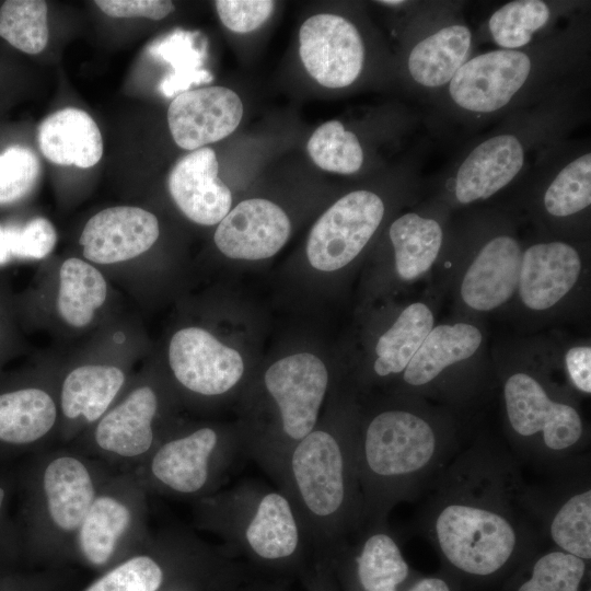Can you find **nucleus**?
Here are the masks:
<instances>
[{
  "label": "nucleus",
  "mask_w": 591,
  "mask_h": 591,
  "mask_svg": "<svg viewBox=\"0 0 591 591\" xmlns=\"http://www.w3.org/2000/svg\"><path fill=\"white\" fill-rule=\"evenodd\" d=\"M415 529L464 591H491L545 544L530 483L505 441L473 433L421 497Z\"/></svg>",
  "instance_id": "1"
},
{
  "label": "nucleus",
  "mask_w": 591,
  "mask_h": 591,
  "mask_svg": "<svg viewBox=\"0 0 591 591\" xmlns=\"http://www.w3.org/2000/svg\"><path fill=\"white\" fill-rule=\"evenodd\" d=\"M396 402L355 424L367 522L387 521L398 503L420 499L474 433L448 407L403 393Z\"/></svg>",
  "instance_id": "2"
},
{
  "label": "nucleus",
  "mask_w": 591,
  "mask_h": 591,
  "mask_svg": "<svg viewBox=\"0 0 591 591\" xmlns=\"http://www.w3.org/2000/svg\"><path fill=\"white\" fill-rule=\"evenodd\" d=\"M587 30L572 25L521 49L471 56L429 102L442 123L473 129L577 91Z\"/></svg>",
  "instance_id": "3"
},
{
  "label": "nucleus",
  "mask_w": 591,
  "mask_h": 591,
  "mask_svg": "<svg viewBox=\"0 0 591 591\" xmlns=\"http://www.w3.org/2000/svg\"><path fill=\"white\" fill-rule=\"evenodd\" d=\"M354 431L355 424L316 425L274 480L291 501L306 544L331 560L367 522Z\"/></svg>",
  "instance_id": "4"
},
{
  "label": "nucleus",
  "mask_w": 591,
  "mask_h": 591,
  "mask_svg": "<svg viewBox=\"0 0 591 591\" xmlns=\"http://www.w3.org/2000/svg\"><path fill=\"white\" fill-rule=\"evenodd\" d=\"M505 443L520 463L545 474L589 453L578 396L543 368L514 363L497 373Z\"/></svg>",
  "instance_id": "5"
},
{
  "label": "nucleus",
  "mask_w": 591,
  "mask_h": 591,
  "mask_svg": "<svg viewBox=\"0 0 591 591\" xmlns=\"http://www.w3.org/2000/svg\"><path fill=\"white\" fill-rule=\"evenodd\" d=\"M572 93L520 111L477 139L453 163L445 182L449 199L470 206L490 199L563 141L572 120Z\"/></svg>",
  "instance_id": "6"
},
{
  "label": "nucleus",
  "mask_w": 591,
  "mask_h": 591,
  "mask_svg": "<svg viewBox=\"0 0 591 591\" xmlns=\"http://www.w3.org/2000/svg\"><path fill=\"white\" fill-rule=\"evenodd\" d=\"M210 522L232 548L264 563L296 559L305 536L287 495L246 480L215 498Z\"/></svg>",
  "instance_id": "7"
},
{
  "label": "nucleus",
  "mask_w": 591,
  "mask_h": 591,
  "mask_svg": "<svg viewBox=\"0 0 591 591\" xmlns=\"http://www.w3.org/2000/svg\"><path fill=\"white\" fill-rule=\"evenodd\" d=\"M263 384L276 422L255 462L275 480L291 449L317 425L329 374L321 359L303 352L273 363Z\"/></svg>",
  "instance_id": "8"
},
{
  "label": "nucleus",
  "mask_w": 591,
  "mask_h": 591,
  "mask_svg": "<svg viewBox=\"0 0 591 591\" xmlns=\"http://www.w3.org/2000/svg\"><path fill=\"white\" fill-rule=\"evenodd\" d=\"M483 344L482 329L471 322L434 324L401 375V393L436 402L465 419L488 397L461 373Z\"/></svg>",
  "instance_id": "9"
},
{
  "label": "nucleus",
  "mask_w": 591,
  "mask_h": 591,
  "mask_svg": "<svg viewBox=\"0 0 591 591\" xmlns=\"http://www.w3.org/2000/svg\"><path fill=\"white\" fill-rule=\"evenodd\" d=\"M405 72L418 97L430 101L471 57L473 32L450 3H418Z\"/></svg>",
  "instance_id": "10"
},
{
  "label": "nucleus",
  "mask_w": 591,
  "mask_h": 591,
  "mask_svg": "<svg viewBox=\"0 0 591 591\" xmlns=\"http://www.w3.org/2000/svg\"><path fill=\"white\" fill-rule=\"evenodd\" d=\"M590 453L545 473L544 483L530 484L545 542L591 561Z\"/></svg>",
  "instance_id": "11"
},
{
  "label": "nucleus",
  "mask_w": 591,
  "mask_h": 591,
  "mask_svg": "<svg viewBox=\"0 0 591 591\" xmlns=\"http://www.w3.org/2000/svg\"><path fill=\"white\" fill-rule=\"evenodd\" d=\"M376 193L356 189L339 198L314 223L306 244L310 264L334 271L351 263L368 245L385 217Z\"/></svg>",
  "instance_id": "12"
},
{
  "label": "nucleus",
  "mask_w": 591,
  "mask_h": 591,
  "mask_svg": "<svg viewBox=\"0 0 591 591\" xmlns=\"http://www.w3.org/2000/svg\"><path fill=\"white\" fill-rule=\"evenodd\" d=\"M524 244L508 224H496L476 243L457 285L460 303L490 313L515 297Z\"/></svg>",
  "instance_id": "13"
},
{
  "label": "nucleus",
  "mask_w": 591,
  "mask_h": 591,
  "mask_svg": "<svg viewBox=\"0 0 591 591\" xmlns=\"http://www.w3.org/2000/svg\"><path fill=\"white\" fill-rule=\"evenodd\" d=\"M299 54L308 73L328 89L355 83L366 65V44L348 19L320 13L305 20L299 31Z\"/></svg>",
  "instance_id": "14"
},
{
  "label": "nucleus",
  "mask_w": 591,
  "mask_h": 591,
  "mask_svg": "<svg viewBox=\"0 0 591 591\" xmlns=\"http://www.w3.org/2000/svg\"><path fill=\"white\" fill-rule=\"evenodd\" d=\"M240 449L239 439L227 441L216 429L202 427L162 444L152 459L151 472L175 493L197 494L233 464Z\"/></svg>",
  "instance_id": "15"
},
{
  "label": "nucleus",
  "mask_w": 591,
  "mask_h": 591,
  "mask_svg": "<svg viewBox=\"0 0 591 591\" xmlns=\"http://www.w3.org/2000/svg\"><path fill=\"white\" fill-rule=\"evenodd\" d=\"M334 560L345 571L349 591H403L417 576L389 521L367 522Z\"/></svg>",
  "instance_id": "16"
},
{
  "label": "nucleus",
  "mask_w": 591,
  "mask_h": 591,
  "mask_svg": "<svg viewBox=\"0 0 591 591\" xmlns=\"http://www.w3.org/2000/svg\"><path fill=\"white\" fill-rule=\"evenodd\" d=\"M582 274V255L572 242L549 239L524 244L515 296L528 312L547 313L569 298Z\"/></svg>",
  "instance_id": "17"
},
{
  "label": "nucleus",
  "mask_w": 591,
  "mask_h": 591,
  "mask_svg": "<svg viewBox=\"0 0 591 591\" xmlns=\"http://www.w3.org/2000/svg\"><path fill=\"white\" fill-rule=\"evenodd\" d=\"M538 177L537 205L556 227L586 219L591 206V152L568 150L564 142L548 149L533 166Z\"/></svg>",
  "instance_id": "18"
},
{
  "label": "nucleus",
  "mask_w": 591,
  "mask_h": 591,
  "mask_svg": "<svg viewBox=\"0 0 591 591\" xmlns=\"http://www.w3.org/2000/svg\"><path fill=\"white\" fill-rule=\"evenodd\" d=\"M169 360L176 380L204 396L228 393L244 373L240 354L199 327L183 328L174 334Z\"/></svg>",
  "instance_id": "19"
},
{
  "label": "nucleus",
  "mask_w": 591,
  "mask_h": 591,
  "mask_svg": "<svg viewBox=\"0 0 591 591\" xmlns=\"http://www.w3.org/2000/svg\"><path fill=\"white\" fill-rule=\"evenodd\" d=\"M243 104L224 86H207L178 94L167 109V123L175 143L194 151L231 135L240 125Z\"/></svg>",
  "instance_id": "20"
},
{
  "label": "nucleus",
  "mask_w": 591,
  "mask_h": 591,
  "mask_svg": "<svg viewBox=\"0 0 591 591\" xmlns=\"http://www.w3.org/2000/svg\"><path fill=\"white\" fill-rule=\"evenodd\" d=\"M291 230L287 213L264 198L241 201L219 222L215 243L230 258L257 260L274 256Z\"/></svg>",
  "instance_id": "21"
},
{
  "label": "nucleus",
  "mask_w": 591,
  "mask_h": 591,
  "mask_svg": "<svg viewBox=\"0 0 591 591\" xmlns=\"http://www.w3.org/2000/svg\"><path fill=\"white\" fill-rule=\"evenodd\" d=\"M160 233L157 217L139 207L106 208L86 222L79 243L86 259L114 264L148 251Z\"/></svg>",
  "instance_id": "22"
},
{
  "label": "nucleus",
  "mask_w": 591,
  "mask_h": 591,
  "mask_svg": "<svg viewBox=\"0 0 591 591\" xmlns=\"http://www.w3.org/2000/svg\"><path fill=\"white\" fill-rule=\"evenodd\" d=\"M218 171L216 152L202 147L183 157L170 173L169 190L173 200L198 224H217L231 209V192Z\"/></svg>",
  "instance_id": "23"
},
{
  "label": "nucleus",
  "mask_w": 591,
  "mask_h": 591,
  "mask_svg": "<svg viewBox=\"0 0 591 591\" xmlns=\"http://www.w3.org/2000/svg\"><path fill=\"white\" fill-rule=\"evenodd\" d=\"M37 140L42 153L53 163L86 169L103 154L101 131L84 111L62 108L46 117L38 127Z\"/></svg>",
  "instance_id": "24"
},
{
  "label": "nucleus",
  "mask_w": 591,
  "mask_h": 591,
  "mask_svg": "<svg viewBox=\"0 0 591 591\" xmlns=\"http://www.w3.org/2000/svg\"><path fill=\"white\" fill-rule=\"evenodd\" d=\"M397 277L413 282L425 277L437 263L447 241V227L438 215L408 211L389 227Z\"/></svg>",
  "instance_id": "25"
},
{
  "label": "nucleus",
  "mask_w": 591,
  "mask_h": 591,
  "mask_svg": "<svg viewBox=\"0 0 591 591\" xmlns=\"http://www.w3.org/2000/svg\"><path fill=\"white\" fill-rule=\"evenodd\" d=\"M157 409L154 391L149 386L138 387L101 419L95 431L97 444L127 457L146 453L153 442L152 421Z\"/></svg>",
  "instance_id": "26"
},
{
  "label": "nucleus",
  "mask_w": 591,
  "mask_h": 591,
  "mask_svg": "<svg viewBox=\"0 0 591 591\" xmlns=\"http://www.w3.org/2000/svg\"><path fill=\"white\" fill-rule=\"evenodd\" d=\"M588 584L589 561L542 546L502 582L499 591H583Z\"/></svg>",
  "instance_id": "27"
},
{
  "label": "nucleus",
  "mask_w": 591,
  "mask_h": 591,
  "mask_svg": "<svg viewBox=\"0 0 591 591\" xmlns=\"http://www.w3.org/2000/svg\"><path fill=\"white\" fill-rule=\"evenodd\" d=\"M544 0H514L500 5L487 20V32L500 49L525 48L553 32L563 8Z\"/></svg>",
  "instance_id": "28"
},
{
  "label": "nucleus",
  "mask_w": 591,
  "mask_h": 591,
  "mask_svg": "<svg viewBox=\"0 0 591 591\" xmlns=\"http://www.w3.org/2000/svg\"><path fill=\"white\" fill-rule=\"evenodd\" d=\"M44 490L54 523L71 531L80 526L94 501V487L85 466L77 459L54 460L44 473Z\"/></svg>",
  "instance_id": "29"
},
{
  "label": "nucleus",
  "mask_w": 591,
  "mask_h": 591,
  "mask_svg": "<svg viewBox=\"0 0 591 591\" xmlns=\"http://www.w3.org/2000/svg\"><path fill=\"white\" fill-rule=\"evenodd\" d=\"M434 324L430 303L418 300L407 304L375 344L374 374L402 375Z\"/></svg>",
  "instance_id": "30"
},
{
  "label": "nucleus",
  "mask_w": 591,
  "mask_h": 591,
  "mask_svg": "<svg viewBox=\"0 0 591 591\" xmlns=\"http://www.w3.org/2000/svg\"><path fill=\"white\" fill-rule=\"evenodd\" d=\"M125 375L116 367L82 366L71 371L62 384L61 409L68 418L83 416L88 421L99 419L107 409Z\"/></svg>",
  "instance_id": "31"
},
{
  "label": "nucleus",
  "mask_w": 591,
  "mask_h": 591,
  "mask_svg": "<svg viewBox=\"0 0 591 591\" xmlns=\"http://www.w3.org/2000/svg\"><path fill=\"white\" fill-rule=\"evenodd\" d=\"M53 398L39 389H23L0 395V440L26 444L45 436L56 420Z\"/></svg>",
  "instance_id": "32"
},
{
  "label": "nucleus",
  "mask_w": 591,
  "mask_h": 591,
  "mask_svg": "<svg viewBox=\"0 0 591 591\" xmlns=\"http://www.w3.org/2000/svg\"><path fill=\"white\" fill-rule=\"evenodd\" d=\"M59 279L57 309L60 316L74 327L88 325L106 299L103 275L82 259L68 258L60 267Z\"/></svg>",
  "instance_id": "33"
},
{
  "label": "nucleus",
  "mask_w": 591,
  "mask_h": 591,
  "mask_svg": "<svg viewBox=\"0 0 591 591\" xmlns=\"http://www.w3.org/2000/svg\"><path fill=\"white\" fill-rule=\"evenodd\" d=\"M129 522L130 512L118 500L94 499L80 524L79 543L85 558L94 565L106 563Z\"/></svg>",
  "instance_id": "34"
},
{
  "label": "nucleus",
  "mask_w": 591,
  "mask_h": 591,
  "mask_svg": "<svg viewBox=\"0 0 591 591\" xmlns=\"http://www.w3.org/2000/svg\"><path fill=\"white\" fill-rule=\"evenodd\" d=\"M312 161L322 170L350 175L364 163V150L358 136L337 119L317 127L306 143Z\"/></svg>",
  "instance_id": "35"
},
{
  "label": "nucleus",
  "mask_w": 591,
  "mask_h": 591,
  "mask_svg": "<svg viewBox=\"0 0 591 591\" xmlns=\"http://www.w3.org/2000/svg\"><path fill=\"white\" fill-rule=\"evenodd\" d=\"M47 3L43 0H9L0 8V36L16 49L36 55L48 43Z\"/></svg>",
  "instance_id": "36"
},
{
  "label": "nucleus",
  "mask_w": 591,
  "mask_h": 591,
  "mask_svg": "<svg viewBox=\"0 0 591 591\" xmlns=\"http://www.w3.org/2000/svg\"><path fill=\"white\" fill-rule=\"evenodd\" d=\"M40 173V163L28 148L13 146L0 153V205L24 197Z\"/></svg>",
  "instance_id": "37"
},
{
  "label": "nucleus",
  "mask_w": 591,
  "mask_h": 591,
  "mask_svg": "<svg viewBox=\"0 0 591 591\" xmlns=\"http://www.w3.org/2000/svg\"><path fill=\"white\" fill-rule=\"evenodd\" d=\"M162 581L160 565L149 556H137L107 572L85 591H157Z\"/></svg>",
  "instance_id": "38"
},
{
  "label": "nucleus",
  "mask_w": 591,
  "mask_h": 591,
  "mask_svg": "<svg viewBox=\"0 0 591 591\" xmlns=\"http://www.w3.org/2000/svg\"><path fill=\"white\" fill-rule=\"evenodd\" d=\"M4 230L11 255L22 258H44L57 242L56 230L45 218H35L23 228L8 227Z\"/></svg>",
  "instance_id": "39"
},
{
  "label": "nucleus",
  "mask_w": 591,
  "mask_h": 591,
  "mask_svg": "<svg viewBox=\"0 0 591 591\" xmlns=\"http://www.w3.org/2000/svg\"><path fill=\"white\" fill-rule=\"evenodd\" d=\"M222 24L235 33H248L258 28L275 9L269 0H218L215 2Z\"/></svg>",
  "instance_id": "40"
},
{
  "label": "nucleus",
  "mask_w": 591,
  "mask_h": 591,
  "mask_svg": "<svg viewBox=\"0 0 591 591\" xmlns=\"http://www.w3.org/2000/svg\"><path fill=\"white\" fill-rule=\"evenodd\" d=\"M567 386L579 397L591 394V347L578 344L569 347L563 359Z\"/></svg>",
  "instance_id": "41"
},
{
  "label": "nucleus",
  "mask_w": 591,
  "mask_h": 591,
  "mask_svg": "<svg viewBox=\"0 0 591 591\" xmlns=\"http://www.w3.org/2000/svg\"><path fill=\"white\" fill-rule=\"evenodd\" d=\"M95 4L112 18L162 20L174 10L173 2L166 0H97Z\"/></svg>",
  "instance_id": "42"
},
{
  "label": "nucleus",
  "mask_w": 591,
  "mask_h": 591,
  "mask_svg": "<svg viewBox=\"0 0 591 591\" xmlns=\"http://www.w3.org/2000/svg\"><path fill=\"white\" fill-rule=\"evenodd\" d=\"M403 591H464V589L455 578L440 568L431 575L420 572Z\"/></svg>",
  "instance_id": "43"
},
{
  "label": "nucleus",
  "mask_w": 591,
  "mask_h": 591,
  "mask_svg": "<svg viewBox=\"0 0 591 591\" xmlns=\"http://www.w3.org/2000/svg\"><path fill=\"white\" fill-rule=\"evenodd\" d=\"M11 256L5 230L0 227V265L7 263Z\"/></svg>",
  "instance_id": "44"
},
{
  "label": "nucleus",
  "mask_w": 591,
  "mask_h": 591,
  "mask_svg": "<svg viewBox=\"0 0 591 591\" xmlns=\"http://www.w3.org/2000/svg\"><path fill=\"white\" fill-rule=\"evenodd\" d=\"M378 3H381L386 7H402L408 2L402 1V0H384V1H378Z\"/></svg>",
  "instance_id": "45"
},
{
  "label": "nucleus",
  "mask_w": 591,
  "mask_h": 591,
  "mask_svg": "<svg viewBox=\"0 0 591 591\" xmlns=\"http://www.w3.org/2000/svg\"><path fill=\"white\" fill-rule=\"evenodd\" d=\"M4 499V490L0 487V509Z\"/></svg>",
  "instance_id": "46"
}]
</instances>
